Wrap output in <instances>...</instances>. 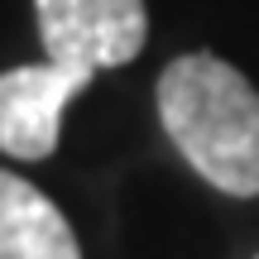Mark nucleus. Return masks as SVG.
I'll return each instance as SVG.
<instances>
[{"label":"nucleus","mask_w":259,"mask_h":259,"mask_svg":"<svg viewBox=\"0 0 259 259\" xmlns=\"http://www.w3.org/2000/svg\"><path fill=\"white\" fill-rule=\"evenodd\" d=\"M92 77L96 72L53 63V58L0 72V154L24 163L48 158L63 135V111L77 92H87Z\"/></svg>","instance_id":"nucleus-3"},{"label":"nucleus","mask_w":259,"mask_h":259,"mask_svg":"<svg viewBox=\"0 0 259 259\" xmlns=\"http://www.w3.org/2000/svg\"><path fill=\"white\" fill-rule=\"evenodd\" d=\"M0 259H82L67 216L24 183L0 168Z\"/></svg>","instance_id":"nucleus-4"},{"label":"nucleus","mask_w":259,"mask_h":259,"mask_svg":"<svg viewBox=\"0 0 259 259\" xmlns=\"http://www.w3.org/2000/svg\"><path fill=\"white\" fill-rule=\"evenodd\" d=\"M34 15L44 53L87 72L125 67L149 44L144 0H34Z\"/></svg>","instance_id":"nucleus-2"},{"label":"nucleus","mask_w":259,"mask_h":259,"mask_svg":"<svg viewBox=\"0 0 259 259\" xmlns=\"http://www.w3.org/2000/svg\"><path fill=\"white\" fill-rule=\"evenodd\" d=\"M254 259H259V254H254Z\"/></svg>","instance_id":"nucleus-5"},{"label":"nucleus","mask_w":259,"mask_h":259,"mask_svg":"<svg viewBox=\"0 0 259 259\" xmlns=\"http://www.w3.org/2000/svg\"><path fill=\"white\" fill-rule=\"evenodd\" d=\"M158 120L202 183L259 197V92L216 53H183L158 77Z\"/></svg>","instance_id":"nucleus-1"}]
</instances>
